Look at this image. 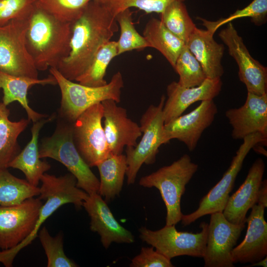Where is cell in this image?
Returning <instances> with one entry per match:
<instances>
[{
    "label": "cell",
    "instance_id": "obj_5",
    "mask_svg": "<svg viewBox=\"0 0 267 267\" xmlns=\"http://www.w3.org/2000/svg\"><path fill=\"white\" fill-rule=\"evenodd\" d=\"M50 74L56 80L61 94L58 117L73 123L86 110L105 100L121 101V90L124 87L122 73L117 72L110 82L100 87H90L75 83L64 77L56 68L49 69Z\"/></svg>",
    "mask_w": 267,
    "mask_h": 267
},
{
    "label": "cell",
    "instance_id": "obj_39",
    "mask_svg": "<svg viewBox=\"0 0 267 267\" xmlns=\"http://www.w3.org/2000/svg\"><path fill=\"white\" fill-rule=\"evenodd\" d=\"M258 203H261L267 206V179L262 181L259 189Z\"/></svg>",
    "mask_w": 267,
    "mask_h": 267
},
{
    "label": "cell",
    "instance_id": "obj_19",
    "mask_svg": "<svg viewBox=\"0 0 267 267\" xmlns=\"http://www.w3.org/2000/svg\"><path fill=\"white\" fill-rule=\"evenodd\" d=\"M83 207L90 217V230L100 235L105 248H108L112 242L132 243L134 241L132 233L118 222L98 193L89 194Z\"/></svg>",
    "mask_w": 267,
    "mask_h": 267
},
{
    "label": "cell",
    "instance_id": "obj_4",
    "mask_svg": "<svg viewBox=\"0 0 267 267\" xmlns=\"http://www.w3.org/2000/svg\"><path fill=\"white\" fill-rule=\"evenodd\" d=\"M72 124L58 117L53 134L41 139L39 157L50 158L59 162L75 177L78 187L88 194L98 193L99 180L75 146Z\"/></svg>",
    "mask_w": 267,
    "mask_h": 267
},
{
    "label": "cell",
    "instance_id": "obj_17",
    "mask_svg": "<svg viewBox=\"0 0 267 267\" xmlns=\"http://www.w3.org/2000/svg\"><path fill=\"white\" fill-rule=\"evenodd\" d=\"M225 115L232 128L234 139H242L255 133L267 137V93L257 95L248 92L244 104L229 109Z\"/></svg>",
    "mask_w": 267,
    "mask_h": 267
},
{
    "label": "cell",
    "instance_id": "obj_29",
    "mask_svg": "<svg viewBox=\"0 0 267 267\" xmlns=\"http://www.w3.org/2000/svg\"><path fill=\"white\" fill-rule=\"evenodd\" d=\"M117 56V42L110 41L100 48L87 69L75 81L90 87L105 85L107 83L104 77L107 67Z\"/></svg>",
    "mask_w": 267,
    "mask_h": 267
},
{
    "label": "cell",
    "instance_id": "obj_31",
    "mask_svg": "<svg viewBox=\"0 0 267 267\" xmlns=\"http://www.w3.org/2000/svg\"><path fill=\"white\" fill-rule=\"evenodd\" d=\"M132 14L133 12L129 8L119 12L115 16L120 30V37L116 42L118 55L133 50L149 47L143 36L135 28Z\"/></svg>",
    "mask_w": 267,
    "mask_h": 267
},
{
    "label": "cell",
    "instance_id": "obj_26",
    "mask_svg": "<svg viewBox=\"0 0 267 267\" xmlns=\"http://www.w3.org/2000/svg\"><path fill=\"white\" fill-rule=\"evenodd\" d=\"M142 36L148 47L158 50L174 68L177 59L185 45L184 42L170 31L160 20L155 18L147 22Z\"/></svg>",
    "mask_w": 267,
    "mask_h": 267
},
{
    "label": "cell",
    "instance_id": "obj_8",
    "mask_svg": "<svg viewBox=\"0 0 267 267\" xmlns=\"http://www.w3.org/2000/svg\"><path fill=\"white\" fill-rule=\"evenodd\" d=\"M258 143L267 146V137L255 133L243 139L229 168L220 181L201 199L198 208L190 214H182L180 221L183 226L189 225L204 216L223 212L245 158L253 146Z\"/></svg>",
    "mask_w": 267,
    "mask_h": 267
},
{
    "label": "cell",
    "instance_id": "obj_15",
    "mask_svg": "<svg viewBox=\"0 0 267 267\" xmlns=\"http://www.w3.org/2000/svg\"><path fill=\"white\" fill-rule=\"evenodd\" d=\"M218 113L214 100H205L194 109L165 124V144L173 139L183 142L189 151L195 150L204 131L214 122Z\"/></svg>",
    "mask_w": 267,
    "mask_h": 267
},
{
    "label": "cell",
    "instance_id": "obj_23",
    "mask_svg": "<svg viewBox=\"0 0 267 267\" xmlns=\"http://www.w3.org/2000/svg\"><path fill=\"white\" fill-rule=\"evenodd\" d=\"M55 117V114L34 123L31 128L32 138L10 163L8 168L20 170L24 174L27 181L35 186H38L42 176L48 171L50 165L42 161L39 157L38 138L39 133L44 125Z\"/></svg>",
    "mask_w": 267,
    "mask_h": 267
},
{
    "label": "cell",
    "instance_id": "obj_35",
    "mask_svg": "<svg viewBox=\"0 0 267 267\" xmlns=\"http://www.w3.org/2000/svg\"><path fill=\"white\" fill-rule=\"evenodd\" d=\"M93 0H37V4L58 19L72 23Z\"/></svg>",
    "mask_w": 267,
    "mask_h": 267
},
{
    "label": "cell",
    "instance_id": "obj_41",
    "mask_svg": "<svg viewBox=\"0 0 267 267\" xmlns=\"http://www.w3.org/2000/svg\"><path fill=\"white\" fill-rule=\"evenodd\" d=\"M267 257L266 256L263 259L259 261L258 262L251 264V266H261L264 267H267Z\"/></svg>",
    "mask_w": 267,
    "mask_h": 267
},
{
    "label": "cell",
    "instance_id": "obj_34",
    "mask_svg": "<svg viewBox=\"0 0 267 267\" xmlns=\"http://www.w3.org/2000/svg\"><path fill=\"white\" fill-rule=\"evenodd\" d=\"M38 237L47 257V267H76L78 266L69 258L63 250V234L52 236L44 226L39 230Z\"/></svg>",
    "mask_w": 267,
    "mask_h": 267
},
{
    "label": "cell",
    "instance_id": "obj_38",
    "mask_svg": "<svg viewBox=\"0 0 267 267\" xmlns=\"http://www.w3.org/2000/svg\"><path fill=\"white\" fill-rule=\"evenodd\" d=\"M132 267H173L171 260L160 253L153 247H142L130 265Z\"/></svg>",
    "mask_w": 267,
    "mask_h": 267
},
{
    "label": "cell",
    "instance_id": "obj_18",
    "mask_svg": "<svg viewBox=\"0 0 267 267\" xmlns=\"http://www.w3.org/2000/svg\"><path fill=\"white\" fill-rule=\"evenodd\" d=\"M221 78H207L200 86L186 88L173 81L167 87V98L163 108L165 124L183 114L191 104L205 100H214L222 90Z\"/></svg>",
    "mask_w": 267,
    "mask_h": 267
},
{
    "label": "cell",
    "instance_id": "obj_25",
    "mask_svg": "<svg viewBox=\"0 0 267 267\" xmlns=\"http://www.w3.org/2000/svg\"><path fill=\"white\" fill-rule=\"evenodd\" d=\"M96 167L100 175L98 194L108 203L118 195L122 189L127 170L126 156L123 153H110Z\"/></svg>",
    "mask_w": 267,
    "mask_h": 267
},
{
    "label": "cell",
    "instance_id": "obj_11",
    "mask_svg": "<svg viewBox=\"0 0 267 267\" xmlns=\"http://www.w3.org/2000/svg\"><path fill=\"white\" fill-rule=\"evenodd\" d=\"M27 19L0 26V70L8 74L38 78V70L27 48Z\"/></svg>",
    "mask_w": 267,
    "mask_h": 267
},
{
    "label": "cell",
    "instance_id": "obj_2",
    "mask_svg": "<svg viewBox=\"0 0 267 267\" xmlns=\"http://www.w3.org/2000/svg\"><path fill=\"white\" fill-rule=\"evenodd\" d=\"M71 23L61 20L36 3L27 19V48L38 71L57 68L70 51Z\"/></svg>",
    "mask_w": 267,
    "mask_h": 267
},
{
    "label": "cell",
    "instance_id": "obj_40",
    "mask_svg": "<svg viewBox=\"0 0 267 267\" xmlns=\"http://www.w3.org/2000/svg\"><path fill=\"white\" fill-rule=\"evenodd\" d=\"M264 145L258 143L255 145L252 149L258 154H262L267 156V151L263 147Z\"/></svg>",
    "mask_w": 267,
    "mask_h": 267
},
{
    "label": "cell",
    "instance_id": "obj_6",
    "mask_svg": "<svg viewBox=\"0 0 267 267\" xmlns=\"http://www.w3.org/2000/svg\"><path fill=\"white\" fill-rule=\"evenodd\" d=\"M198 169V165L185 154L171 165L140 178V186L154 187L160 191L167 210L166 225H176L181 221V198Z\"/></svg>",
    "mask_w": 267,
    "mask_h": 267
},
{
    "label": "cell",
    "instance_id": "obj_22",
    "mask_svg": "<svg viewBox=\"0 0 267 267\" xmlns=\"http://www.w3.org/2000/svg\"><path fill=\"white\" fill-rule=\"evenodd\" d=\"M214 34L197 27L189 36L185 45L200 64L207 78H221L224 73L222 59L224 46L214 39Z\"/></svg>",
    "mask_w": 267,
    "mask_h": 267
},
{
    "label": "cell",
    "instance_id": "obj_24",
    "mask_svg": "<svg viewBox=\"0 0 267 267\" xmlns=\"http://www.w3.org/2000/svg\"><path fill=\"white\" fill-rule=\"evenodd\" d=\"M57 84L55 78L50 74L48 77L39 79L24 76L8 74L0 70V89L3 90L2 102L6 106L14 102H18L24 108L28 119L33 123L48 115L37 112L29 105L27 92L29 89L35 85Z\"/></svg>",
    "mask_w": 267,
    "mask_h": 267
},
{
    "label": "cell",
    "instance_id": "obj_28",
    "mask_svg": "<svg viewBox=\"0 0 267 267\" xmlns=\"http://www.w3.org/2000/svg\"><path fill=\"white\" fill-rule=\"evenodd\" d=\"M39 195V187L16 177L7 168H0V206L18 204Z\"/></svg>",
    "mask_w": 267,
    "mask_h": 267
},
{
    "label": "cell",
    "instance_id": "obj_10",
    "mask_svg": "<svg viewBox=\"0 0 267 267\" xmlns=\"http://www.w3.org/2000/svg\"><path fill=\"white\" fill-rule=\"evenodd\" d=\"M103 108L101 102L90 106L72 124L75 146L89 167L96 166L110 152L102 124Z\"/></svg>",
    "mask_w": 267,
    "mask_h": 267
},
{
    "label": "cell",
    "instance_id": "obj_14",
    "mask_svg": "<svg viewBox=\"0 0 267 267\" xmlns=\"http://www.w3.org/2000/svg\"><path fill=\"white\" fill-rule=\"evenodd\" d=\"M203 257L205 267H233L231 253L245 225L229 222L222 212L210 214Z\"/></svg>",
    "mask_w": 267,
    "mask_h": 267
},
{
    "label": "cell",
    "instance_id": "obj_9",
    "mask_svg": "<svg viewBox=\"0 0 267 267\" xmlns=\"http://www.w3.org/2000/svg\"><path fill=\"white\" fill-rule=\"evenodd\" d=\"M201 231L197 233L178 231L175 225H165L157 230L142 227L139 229V237L144 242L167 258L188 256L203 258L206 247L208 224L204 222L200 225Z\"/></svg>",
    "mask_w": 267,
    "mask_h": 267
},
{
    "label": "cell",
    "instance_id": "obj_21",
    "mask_svg": "<svg viewBox=\"0 0 267 267\" xmlns=\"http://www.w3.org/2000/svg\"><path fill=\"white\" fill-rule=\"evenodd\" d=\"M265 170L263 160L260 158L256 159L249 169L244 182L237 190L229 196L222 212L229 222L245 225L248 210L258 202Z\"/></svg>",
    "mask_w": 267,
    "mask_h": 267
},
{
    "label": "cell",
    "instance_id": "obj_27",
    "mask_svg": "<svg viewBox=\"0 0 267 267\" xmlns=\"http://www.w3.org/2000/svg\"><path fill=\"white\" fill-rule=\"evenodd\" d=\"M10 110L0 102V168H8L10 163L20 152L17 139L30 121L22 119L13 122L8 117Z\"/></svg>",
    "mask_w": 267,
    "mask_h": 267
},
{
    "label": "cell",
    "instance_id": "obj_30",
    "mask_svg": "<svg viewBox=\"0 0 267 267\" xmlns=\"http://www.w3.org/2000/svg\"><path fill=\"white\" fill-rule=\"evenodd\" d=\"M160 15V20L164 26L185 44L196 26L183 2L176 1L172 2Z\"/></svg>",
    "mask_w": 267,
    "mask_h": 267
},
{
    "label": "cell",
    "instance_id": "obj_37",
    "mask_svg": "<svg viewBox=\"0 0 267 267\" xmlns=\"http://www.w3.org/2000/svg\"><path fill=\"white\" fill-rule=\"evenodd\" d=\"M36 3L37 0H0V26L28 18Z\"/></svg>",
    "mask_w": 267,
    "mask_h": 267
},
{
    "label": "cell",
    "instance_id": "obj_1",
    "mask_svg": "<svg viewBox=\"0 0 267 267\" xmlns=\"http://www.w3.org/2000/svg\"><path fill=\"white\" fill-rule=\"evenodd\" d=\"M118 29L116 18L107 5L92 0L71 23L70 51L56 69L66 78L75 81Z\"/></svg>",
    "mask_w": 267,
    "mask_h": 267
},
{
    "label": "cell",
    "instance_id": "obj_13",
    "mask_svg": "<svg viewBox=\"0 0 267 267\" xmlns=\"http://www.w3.org/2000/svg\"><path fill=\"white\" fill-rule=\"evenodd\" d=\"M219 36L227 47L229 54L235 60L239 79L247 91L257 95L267 93V68L251 55L233 24L228 23Z\"/></svg>",
    "mask_w": 267,
    "mask_h": 267
},
{
    "label": "cell",
    "instance_id": "obj_12",
    "mask_svg": "<svg viewBox=\"0 0 267 267\" xmlns=\"http://www.w3.org/2000/svg\"><path fill=\"white\" fill-rule=\"evenodd\" d=\"M42 200L35 197L11 206H0V249L14 248L34 230Z\"/></svg>",
    "mask_w": 267,
    "mask_h": 267
},
{
    "label": "cell",
    "instance_id": "obj_16",
    "mask_svg": "<svg viewBox=\"0 0 267 267\" xmlns=\"http://www.w3.org/2000/svg\"><path fill=\"white\" fill-rule=\"evenodd\" d=\"M103 129L111 154L123 153L124 148L134 147L141 136L140 126L128 116L127 110L113 100L101 102Z\"/></svg>",
    "mask_w": 267,
    "mask_h": 267
},
{
    "label": "cell",
    "instance_id": "obj_3",
    "mask_svg": "<svg viewBox=\"0 0 267 267\" xmlns=\"http://www.w3.org/2000/svg\"><path fill=\"white\" fill-rule=\"evenodd\" d=\"M39 198L44 200L41 208L38 220L31 233L21 243L13 248L0 251V263L6 267L12 266L13 260L17 254L27 247L38 236L43 223L55 211L63 205L71 203L77 209L83 207L84 201L89 194L77 186V180L71 173L56 177L44 173L41 180Z\"/></svg>",
    "mask_w": 267,
    "mask_h": 267
},
{
    "label": "cell",
    "instance_id": "obj_36",
    "mask_svg": "<svg viewBox=\"0 0 267 267\" xmlns=\"http://www.w3.org/2000/svg\"><path fill=\"white\" fill-rule=\"evenodd\" d=\"M185 0H109L105 4L115 17L119 12L131 7H135L147 13L161 14L171 3Z\"/></svg>",
    "mask_w": 267,
    "mask_h": 267
},
{
    "label": "cell",
    "instance_id": "obj_32",
    "mask_svg": "<svg viewBox=\"0 0 267 267\" xmlns=\"http://www.w3.org/2000/svg\"><path fill=\"white\" fill-rule=\"evenodd\" d=\"M174 69L179 76L178 83L184 87L200 86L207 79L200 64L185 44L177 59Z\"/></svg>",
    "mask_w": 267,
    "mask_h": 267
},
{
    "label": "cell",
    "instance_id": "obj_7",
    "mask_svg": "<svg viewBox=\"0 0 267 267\" xmlns=\"http://www.w3.org/2000/svg\"><path fill=\"white\" fill-rule=\"evenodd\" d=\"M166 97L162 95L158 105H150L140 119L142 132L140 140L134 147H127V183L134 182L143 164H152L156 161L159 147L165 144L163 129L165 124L163 108Z\"/></svg>",
    "mask_w": 267,
    "mask_h": 267
},
{
    "label": "cell",
    "instance_id": "obj_33",
    "mask_svg": "<svg viewBox=\"0 0 267 267\" xmlns=\"http://www.w3.org/2000/svg\"><path fill=\"white\" fill-rule=\"evenodd\" d=\"M267 15V0H253L249 5L241 9H238L229 16L220 18L216 21H209L203 18L197 17L202 22L207 30L215 34L222 26L232 21L244 17H249L251 21L257 26L265 23Z\"/></svg>",
    "mask_w": 267,
    "mask_h": 267
},
{
    "label": "cell",
    "instance_id": "obj_42",
    "mask_svg": "<svg viewBox=\"0 0 267 267\" xmlns=\"http://www.w3.org/2000/svg\"><path fill=\"white\" fill-rule=\"evenodd\" d=\"M93 0L101 4H106L109 0Z\"/></svg>",
    "mask_w": 267,
    "mask_h": 267
},
{
    "label": "cell",
    "instance_id": "obj_20",
    "mask_svg": "<svg viewBox=\"0 0 267 267\" xmlns=\"http://www.w3.org/2000/svg\"><path fill=\"white\" fill-rule=\"evenodd\" d=\"M267 207L258 203L251 208L246 219L247 229L243 240L232 249L231 255L233 263L253 264L267 255V223L265 220Z\"/></svg>",
    "mask_w": 267,
    "mask_h": 267
}]
</instances>
